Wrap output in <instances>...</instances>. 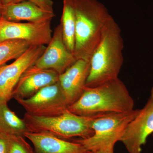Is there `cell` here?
<instances>
[{
  "instance_id": "cell-1",
  "label": "cell",
  "mask_w": 153,
  "mask_h": 153,
  "mask_svg": "<svg viewBox=\"0 0 153 153\" xmlns=\"http://www.w3.org/2000/svg\"><path fill=\"white\" fill-rule=\"evenodd\" d=\"M75 19L74 55L76 60L90 61L105 32L113 19L97 0H68Z\"/></svg>"
},
{
  "instance_id": "cell-2",
  "label": "cell",
  "mask_w": 153,
  "mask_h": 153,
  "mask_svg": "<svg viewBox=\"0 0 153 153\" xmlns=\"http://www.w3.org/2000/svg\"><path fill=\"white\" fill-rule=\"evenodd\" d=\"M134 102L126 86L119 78L94 87H85L82 95L68 107L70 112L83 116L125 112L134 109Z\"/></svg>"
},
{
  "instance_id": "cell-3",
  "label": "cell",
  "mask_w": 153,
  "mask_h": 153,
  "mask_svg": "<svg viewBox=\"0 0 153 153\" xmlns=\"http://www.w3.org/2000/svg\"><path fill=\"white\" fill-rule=\"evenodd\" d=\"M123 47L120 28L113 19L91 58L86 87H95L118 78L124 61Z\"/></svg>"
},
{
  "instance_id": "cell-4",
  "label": "cell",
  "mask_w": 153,
  "mask_h": 153,
  "mask_svg": "<svg viewBox=\"0 0 153 153\" xmlns=\"http://www.w3.org/2000/svg\"><path fill=\"white\" fill-rule=\"evenodd\" d=\"M95 115H78L67 110L52 117H39L26 113L24 120L29 132L50 134L66 140L79 137L86 139L93 134L92 124Z\"/></svg>"
},
{
  "instance_id": "cell-5",
  "label": "cell",
  "mask_w": 153,
  "mask_h": 153,
  "mask_svg": "<svg viewBox=\"0 0 153 153\" xmlns=\"http://www.w3.org/2000/svg\"><path fill=\"white\" fill-rule=\"evenodd\" d=\"M140 110L95 115L92 124L93 134L87 138L75 141L81 144L91 152L114 153L115 145L120 141L126 128L136 117Z\"/></svg>"
},
{
  "instance_id": "cell-6",
  "label": "cell",
  "mask_w": 153,
  "mask_h": 153,
  "mask_svg": "<svg viewBox=\"0 0 153 153\" xmlns=\"http://www.w3.org/2000/svg\"><path fill=\"white\" fill-rule=\"evenodd\" d=\"M15 100L26 113L37 116H55L68 110V105L59 81L43 88L29 98Z\"/></svg>"
},
{
  "instance_id": "cell-7",
  "label": "cell",
  "mask_w": 153,
  "mask_h": 153,
  "mask_svg": "<svg viewBox=\"0 0 153 153\" xmlns=\"http://www.w3.org/2000/svg\"><path fill=\"white\" fill-rule=\"evenodd\" d=\"M52 20L39 22L20 23L0 19V42L18 39L31 46L48 45L52 39Z\"/></svg>"
},
{
  "instance_id": "cell-8",
  "label": "cell",
  "mask_w": 153,
  "mask_h": 153,
  "mask_svg": "<svg viewBox=\"0 0 153 153\" xmlns=\"http://www.w3.org/2000/svg\"><path fill=\"white\" fill-rule=\"evenodd\" d=\"M44 45L31 46L14 62L0 66V102H7L13 98V91L20 77L33 66L44 53Z\"/></svg>"
},
{
  "instance_id": "cell-9",
  "label": "cell",
  "mask_w": 153,
  "mask_h": 153,
  "mask_svg": "<svg viewBox=\"0 0 153 153\" xmlns=\"http://www.w3.org/2000/svg\"><path fill=\"white\" fill-rule=\"evenodd\" d=\"M153 134V92L136 117L129 123L121 138L128 153H142V147Z\"/></svg>"
},
{
  "instance_id": "cell-10",
  "label": "cell",
  "mask_w": 153,
  "mask_h": 153,
  "mask_svg": "<svg viewBox=\"0 0 153 153\" xmlns=\"http://www.w3.org/2000/svg\"><path fill=\"white\" fill-rule=\"evenodd\" d=\"M34 66L44 69H51L59 75L76 61L74 55L66 47L62 35L60 24L55 28L52 39Z\"/></svg>"
},
{
  "instance_id": "cell-11",
  "label": "cell",
  "mask_w": 153,
  "mask_h": 153,
  "mask_svg": "<svg viewBox=\"0 0 153 153\" xmlns=\"http://www.w3.org/2000/svg\"><path fill=\"white\" fill-rule=\"evenodd\" d=\"M59 74L51 69H41L34 65L24 72L13 91V97L27 99L48 85L59 81Z\"/></svg>"
},
{
  "instance_id": "cell-12",
  "label": "cell",
  "mask_w": 153,
  "mask_h": 153,
  "mask_svg": "<svg viewBox=\"0 0 153 153\" xmlns=\"http://www.w3.org/2000/svg\"><path fill=\"white\" fill-rule=\"evenodd\" d=\"M90 69V61L79 59L59 75V83L68 106L83 93Z\"/></svg>"
},
{
  "instance_id": "cell-13",
  "label": "cell",
  "mask_w": 153,
  "mask_h": 153,
  "mask_svg": "<svg viewBox=\"0 0 153 153\" xmlns=\"http://www.w3.org/2000/svg\"><path fill=\"white\" fill-rule=\"evenodd\" d=\"M25 137L33 144L35 153H88L90 152L77 142L68 141L50 134L28 132L25 134Z\"/></svg>"
},
{
  "instance_id": "cell-14",
  "label": "cell",
  "mask_w": 153,
  "mask_h": 153,
  "mask_svg": "<svg viewBox=\"0 0 153 153\" xmlns=\"http://www.w3.org/2000/svg\"><path fill=\"white\" fill-rule=\"evenodd\" d=\"M55 16L54 12L44 10L27 1L3 6L2 18L10 22H42L52 20Z\"/></svg>"
},
{
  "instance_id": "cell-15",
  "label": "cell",
  "mask_w": 153,
  "mask_h": 153,
  "mask_svg": "<svg viewBox=\"0 0 153 153\" xmlns=\"http://www.w3.org/2000/svg\"><path fill=\"white\" fill-rule=\"evenodd\" d=\"M29 132L24 119L10 109L7 102H0V132L9 136L25 137Z\"/></svg>"
},
{
  "instance_id": "cell-16",
  "label": "cell",
  "mask_w": 153,
  "mask_h": 153,
  "mask_svg": "<svg viewBox=\"0 0 153 153\" xmlns=\"http://www.w3.org/2000/svg\"><path fill=\"white\" fill-rule=\"evenodd\" d=\"M63 41L68 51L74 55L75 41V19L73 9L68 0H63L60 19Z\"/></svg>"
},
{
  "instance_id": "cell-17",
  "label": "cell",
  "mask_w": 153,
  "mask_h": 153,
  "mask_svg": "<svg viewBox=\"0 0 153 153\" xmlns=\"http://www.w3.org/2000/svg\"><path fill=\"white\" fill-rule=\"evenodd\" d=\"M31 46L27 41L18 39L0 42V66L17 59Z\"/></svg>"
},
{
  "instance_id": "cell-18",
  "label": "cell",
  "mask_w": 153,
  "mask_h": 153,
  "mask_svg": "<svg viewBox=\"0 0 153 153\" xmlns=\"http://www.w3.org/2000/svg\"><path fill=\"white\" fill-rule=\"evenodd\" d=\"M24 137L16 136H10L9 153H35L33 148Z\"/></svg>"
},
{
  "instance_id": "cell-19",
  "label": "cell",
  "mask_w": 153,
  "mask_h": 153,
  "mask_svg": "<svg viewBox=\"0 0 153 153\" xmlns=\"http://www.w3.org/2000/svg\"><path fill=\"white\" fill-rule=\"evenodd\" d=\"M25 1L31 2L44 10L54 12L52 0H15L14 3H19Z\"/></svg>"
},
{
  "instance_id": "cell-20",
  "label": "cell",
  "mask_w": 153,
  "mask_h": 153,
  "mask_svg": "<svg viewBox=\"0 0 153 153\" xmlns=\"http://www.w3.org/2000/svg\"><path fill=\"white\" fill-rule=\"evenodd\" d=\"M10 136L0 132V153H9Z\"/></svg>"
},
{
  "instance_id": "cell-21",
  "label": "cell",
  "mask_w": 153,
  "mask_h": 153,
  "mask_svg": "<svg viewBox=\"0 0 153 153\" xmlns=\"http://www.w3.org/2000/svg\"><path fill=\"white\" fill-rule=\"evenodd\" d=\"M15 0H0V2L3 6H5L11 3H14Z\"/></svg>"
},
{
  "instance_id": "cell-22",
  "label": "cell",
  "mask_w": 153,
  "mask_h": 153,
  "mask_svg": "<svg viewBox=\"0 0 153 153\" xmlns=\"http://www.w3.org/2000/svg\"><path fill=\"white\" fill-rule=\"evenodd\" d=\"M3 6L0 4V19L2 18Z\"/></svg>"
},
{
  "instance_id": "cell-23",
  "label": "cell",
  "mask_w": 153,
  "mask_h": 153,
  "mask_svg": "<svg viewBox=\"0 0 153 153\" xmlns=\"http://www.w3.org/2000/svg\"><path fill=\"white\" fill-rule=\"evenodd\" d=\"M92 153H103V152H92Z\"/></svg>"
},
{
  "instance_id": "cell-24",
  "label": "cell",
  "mask_w": 153,
  "mask_h": 153,
  "mask_svg": "<svg viewBox=\"0 0 153 153\" xmlns=\"http://www.w3.org/2000/svg\"><path fill=\"white\" fill-rule=\"evenodd\" d=\"M151 91H152V92H153V87L152 88V90H151Z\"/></svg>"
},
{
  "instance_id": "cell-25",
  "label": "cell",
  "mask_w": 153,
  "mask_h": 153,
  "mask_svg": "<svg viewBox=\"0 0 153 153\" xmlns=\"http://www.w3.org/2000/svg\"><path fill=\"white\" fill-rule=\"evenodd\" d=\"M88 153H92V152H88Z\"/></svg>"
},
{
  "instance_id": "cell-26",
  "label": "cell",
  "mask_w": 153,
  "mask_h": 153,
  "mask_svg": "<svg viewBox=\"0 0 153 153\" xmlns=\"http://www.w3.org/2000/svg\"><path fill=\"white\" fill-rule=\"evenodd\" d=\"M152 136H153V134H152Z\"/></svg>"
},
{
  "instance_id": "cell-27",
  "label": "cell",
  "mask_w": 153,
  "mask_h": 153,
  "mask_svg": "<svg viewBox=\"0 0 153 153\" xmlns=\"http://www.w3.org/2000/svg\"><path fill=\"white\" fill-rule=\"evenodd\" d=\"M0 4H1V2H0Z\"/></svg>"
}]
</instances>
